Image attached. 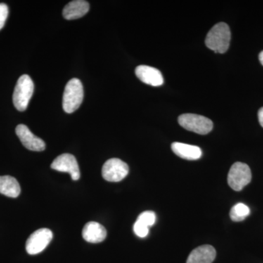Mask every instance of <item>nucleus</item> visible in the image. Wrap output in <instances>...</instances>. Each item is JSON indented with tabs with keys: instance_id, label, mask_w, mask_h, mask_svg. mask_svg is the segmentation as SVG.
Returning <instances> with one entry per match:
<instances>
[{
	"instance_id": "f257e3e1",
	"label": "nucleus",
	"mask_w": 263,
	"mask_h": 263,
	"mask_svg": "<svg viewBox=\"0 0 263 263\" xmlns=\"http://www.w3.org/2000/svg\"><path fill=\"white\" fill-rule=\"evenodd\" d=\"M231 32L229 26L224 22L216 24L208 33L205 45L216 53H224L230 47Z\"/></svg>"
},
{
	"instance_id": "f03ea898",
	"label": "nucleus",
	"mask_w": 263,
	"mask_h": 263,
	"mask_svg": "<svg viewBox=\"0 0 263 263\" xmlns=\"http://www.w3.org/2000/svg\"><path fill=\"white\" fill-rule=\"evenodd\" d=\"M84 100V87L78 79H72L66 85L63 95L64 110L67 114L75 112L80 107Z\"/></svg>"
},
{
	"instance_id": "7ed1b4c3",
	"label": "nucleus",
	"mask_w": 263,
	"mask_h": 263,
	"mask_svg": "<svg viewBox=\"0 0 263 263\" xmlns=\"http://www.w3.org/2000/svg\"><path fill=\"white\" fill-rule=\"evenodd\" d=\"M34 88V83L28 75H23L19 78L13 95V104L19 111H24L28 107Z\"/></svg>"
},
{
	"instance_id": "20e7f679",
	"label": "nucleus",
	"mask_w": 263,
	"mask_h": 263,
	"mask_svg": "<svg viewBox=\"0 0 263 263\" xmlns=\"http://www.w3.org/2000/svg\"><path fill=\"white\" fill-rule=\"evenodd\" d=\"M179 123L186 130L206 135L213 129L214 124L209 118L193 114H184L179 117Z\"/></svg>"
},
{
	"instance_id": "39448f33",
	"label": "nucleus",
	"mask_w": 263,
	"mask_h": 263,
	"mask_svg": "<svg viewBox=\"0 0 263 263\" xmlns=\"http://www.w3.org/2000/svg\"><path fill=\"white\" fill-rule=\"evenodd\" d=\"M252 181V172L248 164L235 162L232 165L228 176V182L235 191H241Z\"/></svg>"
},
{
	"instance_id": "423d86ee",
	"label": "nucleus",
	"mask_w": 263,
	"mask_h": 263,
	"mask_svg": "<svg viewBox=\"0 0 263 263\" xmlns=\"http://www.w3.org/2000/svg\"><path fill=\"white\" fill-rule=\"evenodd\" d=\"M129 174L127 164L120 159L112 158L105 162L102 169L103 179L110 182H119Z\"/></svg>"
},
{
	"instance_id": "0eeeda50",
	"label": "nucleus",
	"mask_w": 263,
	"mask_h": 263,
	"mask_svg": "<svg viewBox=\"0 0 263 263\" xmlns=\"http://www.w3.org/2000/svg\"><path fill=\"white\" fill-rule=\"evenodd\" d=\"M53 238V233L48 228L36 230L29 237L26 243L27 253L35 255L42 252Z\"/></svg>"
},
{
	"instance_id": "6e6552de",
	"label": "nucleus",
	"mask_w": 263,
	"mask_h": 263,
	"mask_svg": "<svg viewBox=\"0 0 263 263\" xmlns=\"http://www.w3.org/2000/svg\"><path fill=\"white\" fill-rule=\"evenodd\" d=\"M51 167L55 171L70 174L73 181L80 179L81 172L79 164L76 157L70 154H63L57 157L52 162Z\"/></svg>"
},
{
	"instance_id": "1a4fd4ad",
	"label": "nucleus",
	"mask_w": 263,
	"mask_h": 263,
	"mask_svg": "<svg viewBox=\"0 0 263 263\" xmlns=\"http://www.w3.org/2000/svg\"><path fill=\"white\" fill-rule=\"evenodd\" d=\"M15 133L18 137L22 144L27 149L34 152H42L46 148V143L41 138L34 136L24 124H19L15 128Z\"/></svg>"
},
{
	"instance_id": "9d476101",
	"label": "nucleus",
	"mask_w": 263,
	"mask_h": 263,
	"mask_svg": "<svg viewBox=\"0 0 263 263\" xmlns=\"http://www.w3.org/2000/svg\"><path fill=\"white\" fill-rule=\"evenodd\" d=\"M136 75L142 82L150 86H160L164 83L162 72L158 69L150 66H138L136 69Z\"/></svg>"
},
{
	"instance_id": "9b49d317",
	"label": "nucleus",
	"mask_w": 263,
	"mask_h": 263,
	"mask_svg": "<svg viewBox=\"0 0 263 263\" xmlns=\"http://www.w3.org/2000/svg\"><path fill=\"white\" fill-rule=\"evenodd\" d=\"M82 235L84 239L89 243H100L106 238L107 232L105 228L100 223L89 221L84 226Z\"/></svg>"
},
{
	"instance_id": "f8f14e48",
	"label": "nucleus",
	"mask_w": 263,
	"mask_h": 263,
	"mask_svg": "<svg viewBox=\"0 0 263 263\" xmlns=\"http://www.w3.org/2000/svg\"><path fill=\"white\" fill-rule=\"evenodd\" d=\"M216 255L215 249L212 246H200L190 253L186 263H212Z\"/></svg>"
},
{
	"instance_id": "ddd939ff",
	"label": "nucleus",
	"mask_w": 263,
	"mask_h": 263,
	"mask_svg": "<svg viewBox=\"0 0 263 263\" xmlns=\"http://www.w3.org/2000/svg\"><path fill=\"white\" fill-rule=\"evenodd\" d=\"M89 4L84 0H75L66 5L63 9V17L67 20H74L84 16L89 12Z\"/></svg>"
},
{
	"instance_id": "4468645a",
	"label": "nucleus",
	"mask_w": 263,
	"mask_h": 263,
	"mask_svg": "<svg viewBox=\"0 0 263 263\" xmlns=\"http://www.w3.org/2000/svg\"><path fill=\"white\" fill-rule=\"evenodd\" d=\"M173 152L178 157L187 160H197L201 157L202 151L198 146L174 142L171 145Z\"/></svg>"
},
{
	"instance_id": "2eb2a0df",
	"label": "nucleus",
	"mask_w": 263,
	"mask_h": 263,
	"mask_svg": "<svg viewBox=\"0 0 263 263\" xmlns=\"http://www.w3.org/2000/svg\"><path fill=\"white\" fill-rule=\"evenodd\" d=\"M0 193L15 198L20 195V185L15 178L10 176H0Z\"/></svg>"
},
{
	"instance_id": "dca6fc26",
	"label": "nucleus",
	"mask_w": 263,
	"mask_h": 263,
	"mask_svg": "<svg viewBox=\"0 0 263 263\" xmlns=\"http://www.w3.org/2000/svg\"><path fill=\"white\" fill-rule=\"evenodd\" d=\"M250 214V209L245 204L239 202L232 208L230 216L233 221H241L245 220Z\"/></svg>"
},
{
	"instance_id": "f3484780",
	"label": "nucleus",
	"mask_w": 263,
	"mask_h": 263,
	"mask_svg": "<svg viewBox=\"0 0 263 263\" xmlns=\"http://www.w3.org/2000/svg\"><path fill=\"white\" fill-rule=\"evenodd\" d=\"M136 221L141 223L143 226L149 228V227L155 224L156 221L155 213L152 212V211H146V212L141 213V214L138 216Z\"/></svg>"
},
{
	"instance_id": "a211bd4d",
	"label": "nucleus",
	"mask_w": 263,
	"mask_h": 263,
	"mask_svg": "<svg viewBox=\"0 0 263 263\" xmlns=\"http://www.w3.org/2000/svg\"><path fill=\"white\" fill-rule=\"evenodd\" d=\"M133 230H134V233H136L137 236L140 237V238H145L148 234V227L143 226L138 221L135 223Z\"/></svg>"
},
{
	"instance_id": "6ab92c4d",
	"label": "nucleus",
	"mask_w": 263,
	"mask_h": 263,
	"mask_svg": "<svg viewBox=\"0 0 263 263\" xmlns=\"http://www.w3.org/2000/svg\"><path fill=\"white\" fill-rule=\"evenodd\" d=\"M8 7L5 3H0V30L4 27L8 16Z\"/></svg>"
},
{
	"instance_id": "aec40b11",
	"label": "nucleus",
	"mask_w": 263,
	"mask_h": 263,
	"mask_svg": "<svg viewBox=\"0 0 263 263\" xmlns=\"http://www.w3.org/2000/svg\"><path fill=\"white\" fill-rule=\"evenodd\" d=\"M258 119L259 124H260V125L263 127V107L259 110Z\"/></svg>"
},
{
	"instance_id": "412c9836",
	"label": "nucleus",
	"mask_w": 263,
	"mask_h": 263,
	"mask_svg": "<svg viewBox=\"0 0 263 263\" xmlns=\"http://www.w3.org/2000/svg\"><path fill=\"white\" fill-rule=\"evenodd\" d=\"M259 62H260V63L262 64V65L263 66V51H261L260 53H259Z\"/></svg>"
}]
</instances>
